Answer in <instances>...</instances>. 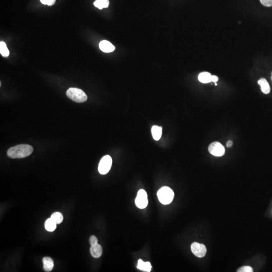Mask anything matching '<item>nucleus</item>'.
Segmentation results:
<instances>
[{"label": "nucleus", "instance_id": "f257e3e1", "mask_svg": "<svg viewBox=\"0 0 272 272\" xmlns=\"http://www.w3.org/2000/svg\"><path fill=\"white\" fill-rule=\"evenodd\" d=\"M33 151L31 146L21 144L10 148L7 152V155L11 158H23L30 155Z\"/></svg>", "mask_w": 272, "mask_h": 272}, {"label": "nucleus", "instance_id": "f03ea898", "mask_svg": "<svg viewBox=\"0 0 272 272\" xmlns=\"http://www.w3.org/2000/svg\"><path fill=\"white\" fill-rule=\"evenodd\" d=\"M175 194L171 188L163 186L157 192V197L159 201L163 205H168L173 201Z\"/></svg>", "mask_w": 272, "mask_h": 272}, {"label": "nucleus", "instance_id": "7ed1b4c3", "mask_svg": "<svg viewBox=\"0 0 272 272\" xmlns=\"http://www.w3.org/2000/svg\"><path fill=\"white\" fill-rule=\"evenodd\" d=\"M68 97L78 103H82L87 100V96L83 90L77 88H70L67 91Z\"/></svg>", "mask_w": 272, "mask_h": 272}, {"label": "nucleus", "instance_id": "20e7f679", "mask_svg": "<svg viewBox=\"0 0 272 272\" xmlns=\"http://www.w3.org/2000/svg\"><path fill=\"white\" fill-rule=\"evenodd\" d=\"M112 158L109 155H106L102 158L98 165V171L101 175H106L111 168Z\"/></svg>", "mask_w": 272, "mask_h": 272}, {"label": "nucleus", "instance_id": "39448f33", "mask_svg": "<svg viewBox=\"0 0 272 272\" xmlns=\"http://www.w3.org/2000/svg\"><path fill=\"white\" fill-rule=\"evenodd\" d=\"M135 204L137 207L140 209H144L148 205V200L145 190L142 189L138 191L135 199Z\"/></svg>", "mask_w": 272, "mask_h": 272}, {"label": "nucleus", "instance_id": "423d86ee", "mask_svg": "<svg viewBox=\"0 0 272 272\" xmlns=\"http://www.w3.org/2000/svg\"><path fill=\"white\" fill-rule=\"evenodd\" d=\"M208 150L210 154L217 157L223 156L225 151L223 146L218 142H214L210 144Z\"/></svg>", "mask_w": 272, "mask_h": 272}, {"label": "nucleus", "instance_id": "0eeeda50", "mask_svg": "<svg viewBox=\"0 0 272 272\" xmlns=\"http://www.w3.org/2000/svg\"><path fill=\"white\" fill-rule=\"evenodd\" d=\"M191 250L193 254L198 258H203L207 253V248L205 245L198 242L192 243Z\"/></svg>", "mask_w": 272, "mask_h": 272}, {"label": "nucleus", "instance_id": "6e6552de", "mask_svg": "<svg viewBox=\"0 0 272 272\" xmlns=\"http://www.w3.org/2000/svg\"><path fill=\"white\" fill-rule=\"evenodd\" d=\"M99 48L105 53H110L115 49V47L112 44L107 40H102L99 43Z\"/></svg>", "mask_w": 272, "mask_h": 272}, {"label": "nucleus", "instance_id": "1a4fd4ad", "mask_svg": "<svg viewBox=\"0 0 272 272\" xmlns=\"http://www.w3.org/2000/svg\"><path fill=\"white\" fill-rule=\"evenodd\" d=\"M90 254L94 258H99L102 254V248L101 246L99 244H95L91 246L90 249Z\"/></svg>", "mask_w": 272, "mask_h": 272}, {"label": "nucleus", "instance_id": "9d476101", "mask_svg": "<svg viewBox=\"0 0 272 272\" xmlns=\"http://www.w3.org/2000/svg\"><path fill=\"white\" fill-rule=\"evenodd\" d=\"M44 269L45 272H49L52 271L54 268V263L53 260L49 257H45L42 260Z\"/></svg>", "mask_w": 272, "mask_h": 272}, {"label": "nucleus", "instance_id": "9b49d317", "mask_svg": "<svg viewBox=\"0 0 272 272\" xmlns=\"http://www.w3.org/2000/svg\"><path fill=\"white\" fill-rule=\"evenodd\" d=\"M258 84L260 86L261 90L264 94H268L270 92V87L267 80L262 78L258 81Z\"/></svg>", "mask_w": 272, "mask_h": 272}, {"label": "nucleus", "instance_id": "f8f14e48", "mask_svg": "<svg viewBox=\"0 0 272 272\" xmlns=\"http://www.w3.org/2000/svg\"><path fill=\"white\" fill-rule=\"evenodd\" d=\"M152 136L155 140L158 141L161 138L162 133V128L161 127L153 126L151 129Z\"/></svg>", "mask_w": 272, "mask_h": 272}, {"label": "nucleus", "instance_id": "ddd939ff", "mask_svg": "<svg viewBox=\"0 0 272 272\" xmlns=\"http://www.w3.org/2000/svg\"><path fill=\"white\" fill-rule=\"evenodd\" d=\"M198 79L203 83H208L212 82V75L209 72H204L199 75Z\"/></svg>", "mask_w": 272, "mask_h": 272}, {"label": "nucleus", "instance_id": "4468645a", "mask_svg": "<svg viewBox=\"0 0 272 272\" xmlns=\"http://www.w3.org/2000/svg\"><path fill=\"white\" fill-rule=\"evenodd\" d=\"M56 222L52 219V218H49L45 222V228L47 231L53 232L57 228Z\"/></svg>", "mask_w": 272, "mask_h": 272}, {"label": "nucleus", "instance_id": "2eb2a0df", "mask_svg": "<svg viewBox=\"0 0 272 272\" xmlns=\"http://www.w3.org/2000/svg\"><path fill=\"white\" fill-rule=\"evenodd\" d=\"M110 4L108 0H96L94 2V5L95 7L101 10L103 8H107Z\"/></svg>", "mask_w": 272, "mask_h": 272}, {"label": "nucleus", "instance_id": "dca6fc26", "mask_svg": "<svg viewBox=\"0 0 272 272\" xmlns=\"http://www.w3.org/2000/svg\"><path fill=\"white\" fill-rule=\"evenodd\" d=\"M0 53L4 57H8L9 56V50L5 43L3 41L0 42Z\"/></svg>", "mask_w": 272, "mask_h": 272}, {"label": "nucleus", "instance_id": "f3484780", "mask_svg": "<svg viewBox=\"0 0 272 272\" xmlns=\"http://www.w3.org/2000/svg\"><path fill=\"white\" fill-rule=\"evenodd\" d=\"M54 222H56L57 224H60L63 222V218L62 214L59 212H55L53 213L50 217Z\"/></svg>", "mask_w": 272, "mask_h": 272}, {"label": "nucleus", "instance_id": "a211bd4d", "mask_svg": "<svg viewBox=\"0 0 272 272\" xmlns=\"http://www.w3.org/2000/svg\"><path fill=\"white\" fill-rule=\"evenodd\" d=\"M238 272H252L253 269L250 266H243L237 270Z\"/></svg>", "mask_w": 272, "mask_h": 272}, {"label": "nucleus", "instance_id": "6ab92c4d", "mask_svg": "<svg viewBox=\"0 0 272 272\" xmlns=\"http://www.w3.org/2000/svg\"><path fill=\"white\" fill-rule=\"evenodd\" d=\"M41 3L44 5L51 6L56 3V0H40Z\"/></svg>", "mask_w": 272, "mask_h": 272}, {"label": "nucleus", "instance_id": "aec40b11", "mask_svg": "<svg viewBox=\"0 0 272 272\" xmlns=\"http://www.w3.org/2000/svg\"><path fill=\"white\" fill-rule=\"evenodd\" d=\"M152 266L151 265L150 262H145L144 264V268H143V271L144 272H150L151 270Z\"/></svg>", "mask_w": 272, "mask_h": 272}, {"label": "nucleus", "instance_id": "412c9836", "mask_svg": "<svg viewBox=\"0 0 272 272\" xmlns=\"http://www.w3.org/2000/svg\"><path fill=\"white\" fill-rule=\"evenodd\" d=\"M260 1L265 7H272V0H260Z\"/></svg>", "mask_w": 272, "mask_h": 272}, {"label": "nucleus", "instance_id": "4be33fe9", "mask_svg": "<svg viewBox=\"0 0 272 272\" xmlns=\"http://www.w3.org/2000/svg\"><path fill=\"white\" fill-rule=\"evenodd\" d=\"M89 242H90V245L91 246H94L95 244H97L98 240L97 239L96 237H95L94 235L91 236L89 239Z\"/></svg>", "mask_w": 272, "mask_h": 272}, {"label": "nucleus", "instance_id": "5701e85b", "mask_svg": "<svg viewBox=\"0 0 272 272\" xmlns=\"http://www.w3.org/2000/svg\"><path fill=\"white\" fill-rule=\"evenodd\" d=\"M144 264H145V262H143V260H138V263L137 268L140 270L143 271Z\"/></svg>", "mask_w": 272, "mask_h": 272}, {"label": "nucleus", "instance_id": "b1692460", "mask_svg": "<svg viewBox=\"0 0 272 272\" xmlns=\"http://www.w3.org/2000/svg\"><path fill=\"white\" fill-rule=\"evenodd\" d=\"M218 77L216 75L212 76V82H217L218 81Z\"/></svg>", "mask_w": 272, "mask_h": 272}, {"label": "nucleus", "instance_id": "393cba45", "mask_svg": "<svg viewBox=\"0 0 272 272\" xmlns=\"http://www.w3.org/2000/svg\"><path fill=\"white\" fill-rule=\"evenodd\" d=\"M232 145L233 142L232 141L229 140V141L227 142V144H226V146H227V147H228V148H230V147L232 146Z\"/></svg>", "mask_w": 272, "mask_h": 272}, {"label": "nucleus", "instance_id": "a878e982", "mask_svg": "<svg viewBox=\"0 0 272 272\" xmlns=\"http://www.w3.org/2000/svg\"><path fill=\"white\" fill-rule=\"evenodd\" d=\"M217 84L216 83H215V85H216V86H217Z\"/></svg>", "mask_w": 272, "mask_h": 272}, {"label": "nucleus", "instance_id": "bb28decb", "mask_svg": "<svg viewBox=\"0 0 272 272\" xmlns=\"http://www.w3.org/2000/svg\"></svg>", "mask_w": 272, "mask_h": 272}]
</instances>
